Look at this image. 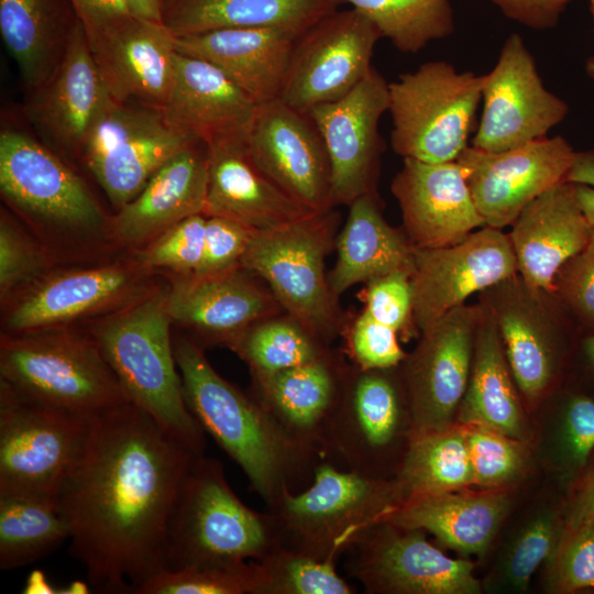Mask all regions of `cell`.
Instances as JSON below:
<instances>
[{
	"instance_id": "obj_1",
	"label": "cell",
	"mask_w": 594,
	"mask_h": 594,
	"mask_svg": "<svg viewBox=\"0 0 594 594\" xmlns=\"http://www.w3.org/2000/svg\"><path fill=\"white\" fill-rule=\"evenodd\" d=\"M198 457L132 403L92 419L57 505L96 590L133 593L164 570L169 515Z\"/></svg>"
},
{
	"instance_id": "obj_2",
	"label": "cell",
	"mask_w": 594,
	"mask_h": 594,
	"mask_svg": "<svg viewBox=\"0 0 594 594\" xmlns=\"http://www.w3.org/2000/svg\"><path fill=\"white\" fill-rule=\"evenodd\" d=\"M173 346L188 409L267 508L312 481L321 460L288 439L252 394L224 380L195 340L176 336Z\"/></svg>"
},
{
	"instance_id": "obj_3",
	"label": "cell",
	"mask_w": 594,
	"mask_h": 594,
	"mask_svg": "<svg viewBox=\"0 0 594 594\" xmlns=\"http://www.w3.org/2000/svg\"><path fill=\"white\" fill-rule=\"evenodd\" d=\"M172 322L165 285L125 308L95 319L87 333L129 400L201 455L206 449L205 431L185 400Z\"/></svg>"
},
{
	"instance_id": "obj_4",
	"label": "cell",
	"mask_w": 594,
	"mask_h": 594,
	"mask_svg": "<svg viewBox=\"0 0 594 594\" xmlns=\"http://www.w3.org/2000/svg\"><path fill=\"white\" fill-rule=\"evenodd\" d=\"M280 546L274 515L246 506L229 485L219 460L198 457L169 515L163 571L258 561Z\"/></svg>"
},
{
	"instance_id": "obj_5",
	"label": "cell",
	"mask_w": 594,
	"mask_h": 594,
	"mask_svg": "<svg viewBox=\"0 0 594 594\" xmlns=\"http://www.w3.org/2000/svg\"><path fill=\"white\" fill-rule=\"evenodd\" d=\"M0 382L44 405L95 418L131 403L87 332L2 333Z\"/></svg>"
},
{
	"instance_id": "obj_6",
	"label": "cell",
	"mask_w": 594,
	"mask_h": 594,
	"mask_svg": "<svg viewBox=\"0 0 594 594\" xmlns=\"http://www.w3.org/2000/svg\"><path fill=\"white\" fill-rule=\"evenodd\" d=\"M404 501L396 479L369 477L321 460L310 485L301 492H286L268 510L284 547L337 563Z\"/></svg>"
},
{
	"instance_id": "obj_7",
	"label": "cell",
	"mask_w": 594,
	"mask_h": 594,
	"mask_svg": "<svg viewBox=\"0 0 594 594\" xmlns=\"http://www.w3.org/2000/svg\"><path fill=\"white\" fill-rule=\"evenodd\" d=\"M483 84L484 75L458 72L444 61L388 82L394 152L426 163L457 161L474 131Z\"/></svg>"
},
{
	"instance_id": "obj_8",
	"label": "cell",
	"mask_w": 594,
	"mask_h": 594,
	"mask_svg": "<svg viewBox=\"0 0 594 594\" xmlns=\"http://www.w3.org/2000/svg\"><path fill=\"white\" fill-rule=\"evenodd\" d=\"M0 189L47 243L85 242L109 234L103 211L82 179L28 134H0ZM48 252V251H47Z\"/></svg>"
},
{
	"instance_id": "obj_9",
	"label": "cell",
	"mask_w": 594,
	"mask_h": 594,
	"mask_svg": "<svg viewBox=\"0 0 594 594\" xmlns=\"http://www.w3.org/2000/svg\"><path fill=\"white\" fill-rule=\"evenodd\" d=\"M338 215L333 209L255 231L240 265L262 278L296 322L321 343L338 330L336 298L324 274Z\"/></svg>"
},
{
	"instance_id": "obj_10",
	"label": "cell",
	"mask_w": 594,
	"mask_h": 594,
	"mask_svg": "<svg viewBox=\"0 0 594 594\" xmlns=\"http://www.w3.org/2000/svg\"><path fill=\"white\" fill-rule=\"evenodd\" d=\"M92 419L24 397L0 382V495L57 502Z\"/></svg>"
},
{
	"instance_id": "obj_11",
	"label": "cell",
	"mask_w": 594,
	"mask_h": 594,
	"mask_svg": "<svg viewBox=\"0 0 594 594\" xmlns=\"http://www.w3.org/2000/svg\"><path fill=\"white\" fill-rule=\"evenodd\" d=\"M135 256L90 267L46 273L4 304V334L70 327L144 298L157 287Z\"/></svg>"
},
{
	"instance_id": "obj_12",
	"label": "cell",
	"mask_w": 594,
	"mask_h": 594,
	"mask_svg": "<svg viewBox=\"0 0 594 594\" xmlns=\"http://www.w3.org/2000/svg\"><path fill=\"white\" fill-rule=\"evenodd\" d=\"M197 142L173 127L160 109L111 98L79 155L111 204L120 209L167 161Z\"/></svg>"
},
{
	"instance_id": "obj_13",
	"label": "cell",
	"mask_w": 594,
	"mask_h": 594,
	"mask_svg": "<svg viewBox=\"0 0 594 594\" xmlns=\"http://www.w3.org/2000/svg\"><path fill=\"white\" fill-rule=\"evenodd\" d=\"M386 371L348 372L323 452V460L340 469L382 480H391L387 463L397 446L409 448L413 440L406 391L400 393Z\"/></svg>"
},
{
	"instance_id": "obj_14",
	"label": "cell",
	"mask_w": 594,
	"mask_h": 594,
	"mask_svg": "<svg viewBox=\"0 0 594 594\" xmlns=\"http://www.w3.org/2000/svg\"><path fill=\"white\" fill-rule=\"evenodd\" d=\"M346 573L370 594H477L474 565L431 544L421 529L381 521L349 549Z\"/></svg>"
},
{
	"instance_id": "obj_15",
	"label": "cell",
	"mask_w": 594,
	"mask_h": 594,
	"mask_svg": "<svg viewBox=\"0 0 594 594\" xmlns=\"http://www.w3.org/2000/svg\"><path fill=\"white\" fill-rule=\"evenodd\" d=\"M381 38L378 30L353 8L321 18L297 37L279 99L308 112L345 96L373 68Z\"/></svg>"
},
{
	"instance_id": "obj_16",
	"label": "cell",
	"mask_w": 594,
	"mask_h": 594,
	"mask_svg": "<svg viewBox=\"0 0 594 594\" xmlns=\"http://www.w3.org/2000/svg\"><path fill=\"white\" fill-rule=\"evenodd\" d=\"M483 111L471 146L501 152L544 138L569 112L549 91L522 37L510 34L494 68L484 75Z\"/></svg>"
},
{
	"instance_id": "obj_17",
	"label": "cell",
	"mask_w": 594,
	"mask_h": 594,
	"mask_svg": "<svg viewBox=\"0 0 594 594\" xmlns=\"http://www.w3.org/2000/svg\"><path fill=\"white\" fill-rule=\"evenodd\" d=\"M481 306L461 305L421 331L406 356L403 382L409 404L413 438L454 422L466 392Z\"/></svg>"
},
{
	"instance_id": "obj_18",
	"label": "cell",
	"mask_w": 594,
	"mask_h": 594,
	"mask_svg": "<svg viewBox=\"0 0 594 594\" xmlns=\"http://www.w3.org/2000/svg\"><path fill=\"white\" fill-rule=\"evenodd\" d=\"M244 145L258 169L286 195L316 212L333 209L328 152L308 112L282 99L257 105Z\"/></svg>"
},
{
	"instance_id": "obj_19",
	"label": "cell",
	"mask_w": 594,
	"mask_h": 594,
	"mask_svg": "<svg viewBox=\"0 0 594 594\" xmlns=\"http://www.w3.org/2000/svg\"><path fill=\"white\" fill-rule=\"evenodd\" d=\"M518 273L507 234L484 226L462 241L414 249L410 274L413 320L420 331L476 292L490 289Z\"/></svg>"
},
{
	"instance_id": "obj_20",
	"label": "cell",
	"mask_w": 594,
	"mask_h": 594,
	"mask_svg": "<svg viewBox=\"0 0 594 594\" xmlns=\"http://www.w3.org/2000/svg\"><path fill=\"white\" fill-rule=\"evenodd\" d=\"M574 154L572 145L557 135L501 152L469 145L457 161L485 224L503 229L534 199L564 182Z\"/></svg>"
},
{
	"instance_id": "obj_21",
	"label": "cell",
	"mask_w": 594,
	"mask_h": 594,
	"mask_svg": "<svg viewBox=\"0 0 594 594\" xmlns=\"http://www.w3.org/2000/svg\"><path fill=\"white\" fill-rule=\"evenodd\" d=\"M388 103V82L373 67L345 96L308 111L328 152L334 207L375 193L383 151L378 123Z\"/></svg>"
},
{
	"instance_id": "obj_22",
	"label": "cell",
	"mask_w": 594,
	"mask_h": 594,
	"mask_svg": "<svg viewBox=\"0 0 594 594\" xmlns=\"http://www.w3.org/2000/svg\"><path fill=\"white\" fill-rule=\"evenodd\" d=\"M407 239L414 248L458 243L485 221L477 210L465 170L458 162L426 163L403 158L392 180Z\"/></svg>"
},
{
	"instance_id": "obj_23",
	"label": "cell",
	"mask_w": 594,
	"mask_h": 594,
	"mask_svg": "<svg viewBox=\"0 0 594 594\" xmlns=\"http://www.w3.org/2000/svg\"><path fill=\"white\" fill-rule=\"evenodd\" d=\"M252 275L241 265L210 275H173L167 285L172 321L207 343L231 348L246 329L280 307Z\"/></svg>"
},
{
	"instance_id": "obj_24",
	"label": "cell",
	"mask_w": 594,
	"mask_h": 594,
	"mask_svg": "<svg viewBox=\"0 0 594 594\" xmlns=\"http://www.w3.org/2000/svg\"><path fill=\"white\" fill-rule=\"evenodd\" d=\"M175 37L163 22L129 14L87 38L112 98L161 110L174 78Z\"/></svg>"
},
{
	"instance_id": "obj_25",
	"label": "cell",
	"mask_w": 594,
	"mask_h": 594,
	"mask_svg": "<svg viewBox=\"0 0 594 594\" xmlns=\"http://www.w3.org/2000/svg\"><path fill=\"white\" fill-rule=\"evenodd\" d=\"M111 98L78 20L58 65L34 90L28 112L41 133L62 151L80 154L91 127Z\"/></svg>"
},
{
	"instance_id": "obj_26",
	"label": "cell",
	"mask_w": 594,
	"mask_h": 594,
	"mask_svg": "<svg viewBox=\"0 0 594 594\" xmlns=\"http://www.w3.org/2000/svg\"><path fill=\"white\" fill-rule=\"evenodd\" d=\"M349 370L328 353L312 362L265 375H252L251 393L284 435L323 460L330 427Z\"/></svg>"
},
{
	"instance_id": "obj_27",
	"label": "cell",
	"mask_w": 594,
	"mask_h": 594,
	"mask_svg": "<svg viewBox=\"0 0 594 594\" xmlns=\"http://www.w3.org/2000/svg\"><path fill=\"white\" fill-rule=\"evenodd\" d=\"M495 317L514 381L529 400L547 389L564 356L568 329L544 309L541 296L529 290L519 274L490 288Z\"/></svg>"
},
{
	"instance_id": "obj_28",
	"label": "cell",
	"mask_w": 594,
	"mask_h": 594,
	"mask_svg": "<svg viewBox=\"0 0 594 594\" xmlns=\"http://www.w3.org/2000/svg\"><path fill=\"white\" fill-rule=\"evenodd\" d=\"M508 234L518 274L535 294H552L562 265L587 243L594 226L583 212L575 185L561 182L528 204Z\"/></svg>"
},
{
	"instance_id": "obj_29",
	"label": "cell",
	"mask_w": 594,
	"mask_h": 594,
	"mask_svg": "<svg viewBox=\"0 0 594 594\" xmlns=\"http://www.w3.org/2000/svg\"><path fill=\"white\" fill-rule=\"evenodd\" d=\"M301 33L282 26L224 28L176 36L175 46L178 53L217 66L261 105L280 98Z\"/></svg>"
},
{
	"instance_id": "obj_30",
	"label": "cell",
	"mask_w": 594,
	"mask_h": 594,
	"mask_svg": "<svg viewBox=\"0 0 594 594\" xmlns=\"http://www.w3.org/2000/svg\"><path fill=\"white\" fill-rule=\"evenodd\" d=\"M208 158L197 142L167 161L109 222V235L134 251L180 220L206 211Z\"/></svg>"
},
{
	"instance_id": "obj_31",
	"label": "cell",
	"mask_w": 594,
	"mask_h": 594,
	"mask_svg": "<svg viewBox=\"0 0 594 594\" xmlns=\"http://www.w3.org/2000/svg\"><path fill=\"white\" fill-rule=\"evenodd\" d=\"M256 107L217 66L176 53L172 87L161 109L173 127L208 145L244 136Z\"/></svg>"
},
{
	"instance_id": "obj_32",
	"label": "cell",
	"mask_w": 594,
	"mask_h": 594,
	"mask_svg": "<svg viewBox=\"0 0 594 594\" xmlns=\"http://www.w3.org/2000/svg\"><path fill=\"white\" fill-rule=\"evenodd\" d=\"M206 146V216L228 218L254 231H266L316 212L286 195L258 169L246 152L244 136Z\"/></svg>"
},
{
	"instance_id": "obj_33",
	"label": "cell",
	"mask_w": 594,
	"mask_h": 594,
	"mask_svg": "<svg viewBox=\"0 0 594 594\" xmlns=\"http://www.w3.org/2000/svg\"><path fill=\"white\" fill-rule=\"evenodd\" d=\"M509 507L502 488L465 490L410 497L385 519L407 529H421L461 556H483Z\"/></svg>"
},
{
	"instance_id": "obj_34",
	"label": "cell",
	"mask_w": 594,
	"mask_h": 594,
	"mask_svg": "<svg viewBox=\"0 0 594 594\" xmlns=\"http://www.w3.org/2000/svg\"><path fill=\"white\" fill-rule=\"evenodd\" d=\"M349 207L337 240L336 265L328 276L336 299L355 284L396 272L411 274L414 268L415 248L384 219L375 193L360 196Z\"/></svg>"
},
{
	"instance_id": "obj_35",
	"label": "cell",
	"mask_w": 594,
	"mask_h": 594,
	"mask_svg": "<svg viewBox=\"0 0 594 594\" xmlns=\"http://www.w3.org/2000/svg\"><path fill=\"white\" fill-rule=\"evenodd\" d=\"M503 341L488 305L481 306L469 385L458 409V424L479 425L520 438L524 420Z\"/></svg>"
},
{
	"instance_id": "obj_36",
	"label": "cell",
	"mask_w": 594,
	"mask_h": 594,
	"mask_svg": "<svg viewBox=\"0 0 594 594\" xmlns=\"http://www.w3.org/2000/svg\"><path fill=\"white\" fill-rule=\"evenodd\" d=\"M345 3V0H163L162 22L175 36L243 26H282L304 32Z\"/></svg>"
},
{
	"instance_id": "obj_37",
	"label": "cell",
	"mask_w": 594,
	"mask_h": 594,
	"mask_svg": "<svg viewBox=\"0 0 594 594\" xmlns=\"http://www.w3.org/2000/svg\"><path fill=\"white\" fill-rule=\"evenodd\" d=\"M79 20L70 0H0V33L31 89L54 72Z\"/></svg>"
},
{
	"instance_id": "obj_38",
	"label": "cell",
	"mask_w": 594,
	"mask_h": 594,
	"mask_svg": "<svg viewBox=\"0 0 594 594\" xmlns=\"http://www.w3.org/2000/svg\"><path fill=\"white\" fill-rule=\"evenodd\" d=\"M395 479L405 501L474 485L464 426L453 424L413 438Z\"/></svg>"
},
{
	"instance_id": "obj_39",
	"label": "cell",
	"mask_w": 594,
	"mask_h": 594,
	"mask_svg": "<svg viewBox=\"0 0 594 594\" xmlns=\"http://www.w3.org/2000/svg\"><path fill=\"white\" fill-rule=\"evenodd\" d=\"M69 539L57 502L30 495H0V569L28 565Z\"/></svg>"
},
{
	"instance_id": "obj_40",
	"label": "cell",
	"mask_w": 594,
	"mask_h": 594,
	"mask_svg": "<svg viewBox=\"0 0 594 594\" xmlns=\"http://www.w3.org/2000/svg\"><path fill=\"white\" fill-rule=\"evenodd\" d=\"M403 53H417L454 32L449 0H345Z\"/></svg>"
},
{
	"instance_id": "obj_41",
	"label": "cell",
	"mask_w": 594,
	"mask_h": 594,
	"mask_svg": "<svg viewBox=\"0 0 594 594\" xmlns=\"http://www.w3.org/2000/svg\"><path fill=\"white\" fill-rule=\"evenodd\" d=\"M230 349L249 364L252 375L272 374L327 354L323 343L290 317L251 326Z\"/></svg>"
},
{
	"instance_id": "obj_42",
	"label": "cell",
	"mask_w": 594,
	"mask_h": 594,
	"mask_svg": "<svg viewBox=\"0 0 594 594\" xmlns=\"http://www.w3.org/2000/svg\"><path fill=\"white\" fill-rule=\"evenodd\" d=\"M264 571L260 594H353L336 563L280 546L258 560Z\"/></svg>"
},
{
	"instance_id": "obj_43",
	"label": "cell",
	"mask_w": 594,
	"mask_h": 594,
	"mask_svg": "<svg viewBox=\"0 0 594 594\" xmlns=\"http://www.w3.org/2000/svg\"><path fill=\"white\" fill-rule=\"evenodd\" d=\"M264 571L258 561L232 566L162 571L138 586L135 594H260Z\"/></svg>"
},
{
	"instance_id": "obj_44",
	"label": "cell",
	"mask_w": 594,
	"mask_h": 594,
	"mask_svg": "<svg viewBox=\"0 0 594 594\" xmlns=\"http://www.w3.org/2000/svg\"><path fill=\"white\" fill-rule=\"evenodd\" d=\"M562 526L561 509L546 510L532 518L510 544L498 582L508 590L525 591L536 570L553 553Z\"/></svg>"
},
{
	"instance_id": "obj_45",
	"label": "cell",
	"mask_w": 594,
	"mask_h": 594,
	"mask_svg": "<svg viewBox=\"0 0 594 594\" xmlns=\"http://www.w3.org/2000/svg\"><path fill=\"white\" fill-rule=\"evenodd\" d=\"M473 484L484 490L502 488L525 466L518 439L479 425H463Z\"/></svg>"
},
{
	"instance_id": "obj_46",
	"label": "cell",
	"mask_w": 594,
	"mask_h": 594,
	"mask_svg": "<svg viewBox=\"0 0 594 594\" xmlns=\"http://www.w3.org/2000/svg\"><path fill=\"white\" fill-rule=\"evenodd\" d=\"M206 222L204 213L180 220L135 251V258L151 272L165 270L173 275L196 273L204 254Z\"/></svg>"
},
{
	"instance_id": "obj_47",
	"label": "cell",
	"mask_w": 594,
	"mask_h": 594,
	"mask_svg": "<svg viewBox=\"0 0 594 594\" xmlns=\"http://www.w3.org/2000/svg\"><path fill=\"white\" fill-rule=\"evenodd\" d=\"M50 253L34 243L3 210L0 218V297L2 304L48 271Z\"/></svg>"
},
{
	"instance_id": "obj_48",
	"label": "cell",
	"mask_w": 594,
	"mask_h": 594,
	"mask_svg": "<svg viewBox=\"0 0 594 594\" xmlns=\"http://www.w3.org/2000/svg\"><path fill=\"white\" fill-rule=\"evenodd\" d=\"M547 590L558 594L594 591V530L564 527L546 563Z\"/></svg>"
},
{
	"instance_id": "obj_49",
	"label": "cell",
	"mask_w": 594,
	"mask_h": 594,
	"mask_svg": "<svg viewBox=\"0 0 594 594\" xmlns=\"http://www.w3.org/2000/svg\"><path fill=\"white\" fill-rule=\"evenodd\" d=\"M552 294L579 329L594 333V229L585 246L559 270Z\"/></svg>"
},
{
	"instance_id": "obj_50",
	"label": "cell",
	"mask_w": 594,
	"mask_h": 594,
	"mask_svg": "<svg viewBox=\"0 0 594 594\" xmlns=\"http://www.w3.org/2000/svg\"><path fill=\"white\" fill-rule=\"evenodd\" d=\"M594 450V398L578 391L569 393L560 416L559 459L571 482Z\"/></svg>"
},
{
	"instance_id": "obj_51",
	"label": "cell",
	"mask_w": 594,
	"mask_h": 594,
	"mask_svg": "<svg viewBox=\"0 0 594 594\" xmlns=\"http://www.w3.org/2000/svg\"><path fill=\"white\" fill-rule=\"evenodd\" d=\"M398 331L378 322L365 310L354 322L349 338V352L354 366L362 370H391L405 361Z\"/></svg>"
},
{
	"instance_id": "obj_52",
	"label": "cell",
	"mask_w": 594,
	"mask_h": 594,
	"mask_svg": "<svg viewBox=\"0 0 594 594\" xmlns=\"http://www.w3.org/2000/svg\"><path fill=\"white\" fill-rule=\"evenodd\" d=\"M254 232L234 220L207 216L202 260L194 275L217 274L239 266Z\"/></svg>"
},
{
	"instance_id": "obj_53",
	"label": "cell",
	"mask_w": 594,
	"mask_h": 594,
	"mask_svg": "<svg viewBox=\"0 0 594 594\" xmlns=\"http://www.w3.org/2000/svg\"><path fill=\"white\" fill-rule=\"evenodd\" d=\"M365 311L396 331L406 329L413 319L410 274L391 273L367 283Z\"/></svg>"
},
{
	"instance_id": "obj_54",
	"label": "cell",
	"mask_w": 594,
	"mask_h": 594,
	"mask_svg": "<svg viewBox=\"0 0 594 594\" xmlns=\"http://www.w3.org/2000/svg\"><path fill=\"white\" fill-rule=\"evenodd\" d=\"M561 516L564 527L594 530V450L568 487Z\"/></svg>"
},
{
	"instance_id": "obj_55",
	"label": "cell",
	"mask_w": 594,
	"mask_h": 594,
	"mask_svg": "<svg viewBox=\"0 0 594 594\" xmlns=\"http://www.w3.org/2000/svg\"><path fill=\"white\" fill-rule=\"evenodd\" d=\"M505 16L534 30L556 26L572 0H491Z\"/></svg>"
},
{
	"instance_id": "obj_56",
	"label": "cell",
	"mask_w": 594,
	"mask_h": 594,
	"mask_svg": "<svg viewBox=\"0 0 594 594\" xmlns=\"http://www.w3.org/2000/svg\"><path fill=\"white\" fill-rule=\"evenodd\" d=\"M87 37L132 14L125 0H70Z\"/></svg>"
},
{
	"instance_id": "obj_57",
	"label": "cell",
	"mask_w": 594,
	"mask_h": 594,
	"mask_svg": "<svg viewBox=\"0 0 594 594\" xmlns=\"http://www.w3.org/2000/svg\"><path fill=\"white\" fill-rule=\"evenodd\" d=\"M564 182L594 188V150L575 152Z\"/></svg>"
},
{
	"instance_id": "obj_58",
	"label": "cell",
	"mask_w": 594,
	"mask_h": 594,
	"mask_svg": "<svg viewBox=\"0 0 594 594\" xmlns=\"http://www.w3.org/2000/svg\"><path fill=\"white\" fill-rule=\"evenodd\" d=\"M132 14L162 22L163 0H125Z\"/></svg>"
},
{
	"instance_id": "obj_59",
	"label": "cell",
	"mask_w": 594,
	"mask_h": 594,
	"mask_svg": "<svg viewBox=\"0 0 594 594\" xmlns=\"http://www.w3.org/2000/svg\"><path fill=\"white\" fill-rule=\"evenodd\" d=\"M584 371L594 381V333L584 334L580 342ZM594 398L593 396H590Z\"/></svg>"
},
{
	"instance_id": "obj_60",
	"label": "cell",
	"mask_w": 594,
	"mask_h": 594,
	"mask_svg": "<svg viewBox=\"0 0 594 594\" xmlns=\"http://www.w3.org/2000/svg\"><path fill=\"white\" fill-rule=\"evenodd\" d=\"M575 194L583 212L594 226V188L585 185H575Z\"/></svg>"
},
{
	"instance_id": "obj_61",
	"label": "cell",
	"mask_w": 594,
	"mask_h": 594,
	"mask_svg": "<svg viewBox=\"0 0 594 594\" xmlns=\"http://www.w3.org/2000/svg\"><path fill=\"white\" fill-rule=\"evenodd\" d=\"M25 593H54L41 572L32 574L29 579Z\"/></svg>"
},
{
	"instance_id": "obj_62",
	"label": "cell",
	"mask_w": 594,
	"mask_h": 594,
	"mask_svg": "<svg viewBox=\"0 0 594 594\" xmlns=\"http://www.w3.org/2000/svg\"><path fill=\"white\" fill-rule=\"evenodd\" d=\"M585 72L587 76L594 81V55L590 56L585 62Z\"/></svg>"
},
{
	"instance_id": "obj_63",
	"label": "cell",
	"mask_w": 594,
	"mask_h": 594,
	"mask_svg": "<svg viewBox=\"0 0 594 594\" xmlns=\"http://www.w3.org/2000/svg\"><path fill=\"white\" fill-rule=\"evenodd\" d=\"M590 3V11L594 21V0H588Z\"/></svg>"
}]
</instances>
